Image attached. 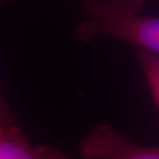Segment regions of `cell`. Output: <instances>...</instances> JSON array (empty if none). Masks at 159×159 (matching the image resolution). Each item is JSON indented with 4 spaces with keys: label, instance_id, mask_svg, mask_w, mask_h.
<instances>
[{
    "label": "cell",
    "instance_id": "obj_1",
    "mask_svg": "<svg viewBox=\"0 0 159 159\" xmlns=\"http://www.w3.org/2000/svg\"><path fill=\"white\" fill-rule=\"evenodd\" d=\"M143 0H85L78 39L109 36L159 56V17L141 14Z\"/></svg>",
    "mask_w": 159,
    "mask_h": 159
},
{
    "label": "cell",
    "instance_id": "obj_2",
    "mask_svg": "<svg viewBox=\"0 0 159 159\" xmlns=\"http://www.w3.org/2000/svg\"><path fill=\"white\" fill-rule=\"evenodd\" d=\"M82 159H159V146L134 144L110 125H98L80 146Z\"/></svg>",
    "mask_w": 159,
    "mask_h": 159
},
{
    "label": "cell",
    "instance_id": "obj_3",
    "mask_svg": "<svg viewBox=\"0 0 159 159\" xmlns=\"http://www.w3.org/2000/svg\"><path fill=\"white\" fill-rule=\"evenodd\" d=\"M0 159H69L50 146H31L20 128L0 133Z\"/></svg>",
    "mask_w": 159,
    "mask_h": 159
},
{
    "label": "cell",
    "instance_id": "obj_4",
    "mask_svg": "<svg viewBox=\"0 0 159 159\" xmlns=\"http://www.w3.org/2000/svg\"><path fill=\"white\" fill-rule=\"evenodd\" d=\"M135 54L150 93L159 109V56L139 49L135 50Z\"/></svg>",
    "mask_w": 159,
    "mask_h": 159
},
{
    "label": "cell",
    "instance_id": "obj_5",
    "mask_svg": "<svg viewBox=\"0 0 159 159\" xmlns=\"http://www.w3.org/2000/svg\"><path fill=\"white\" fill-rule=\"evenodd\" d=\"M18 128L19 126L15 116L12 115L11 110L8 109V107L6 106V103L0 95V133L11 131V130Z\"/></svg>",
    "mask_w": 159,
    "mask_h": 159
}]
</instances>
